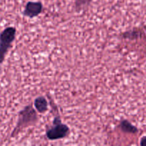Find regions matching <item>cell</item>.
Returning a JSON list of instances; mask_svg holds the SVG:
<instances>
[{"label": "cell", "instance_id": "1", "mask_svg": "<svg viewBox=\"0 0 146 146\" xmlns=\"http://www.w3.org/2000/svg\"><path fill=\"white\" fill-rule=\"evenodd\" d=\"M37 114L35 110L31 106H26L19 114V119L15 130L12 133V136L18 133L19 131L24 128L33 125L37 122Z\"/></svg>", "mask_w": 146, "mask_h": 146}, {"label": "cell", "instance_id": "2", "mask_svg": "<svg viewBox=\"0 0 146 146\" xmlns=\"http://www.w3.org/2000/svg\"><path fill=\"white\" fill-rule=\"evenodd\" d=\"M15 36L16 29L13 27H7L0 34V64L4 61Z\"/></svg>", "mask_w": 146, "mask_h": 146}, {"label": "cell", "instance_id": "3", "mask_svg": "<svg viewBox=\"0 0 146 146\" xmlns=\"http://www.w3.org/2000/svg\"><path fill=\"white\" fill-rule=\"evenodd\" d=\"M69 128L65 124L61 123L58 117H56L54 121V125L46 131V136L49 140L61 139L68 135Z\"/></svg>", "mask_w": 146, "mask_h": 146}, {"label": "cell", "instance_id": "4", "mask_svg": "<svg viewBox=\"0 0 146 146\" xmlns=\"http://www.w3.org/2000/svg\"><path fill=\"white\" fill-rule=\"evenodd\" d=\"M43 5L40 1H29L25 6L23 14L26 17L33 18L37 17L42 11Z\"/></svg>", "mask_w": 146, "mask_h": 146}, {"label": "cell", "instance_id": "5", "mask_svg": "<svg viewBox=\"0 0 146 146\" xmlns=\"http://www.w3.org/2000/svg\"><path fill=\"white\" fill-rule=\"evenodd\" d=\"M34 106L38 112L43 113L48 110V102L44 97L39 96L34 101Z\"/></svg>", "mask_w": 146, "mask_h": 146}, {"label": "cell", "instance_id": "6", "mask_svg": "<svg viewBox=\"0 0 146 146\" xmlns=\"http://www.w3.org/2000/svg\"><path fill=\"white\" fill-rule=\"evenodd\" d=\"M121 128L123 131L129 133H135L138 132V130L134 125L130 123L128 121H123L121 123Z\"/></svg>", "mask_w": 146, "mask_h": 146}, {"label": "cell", "instance_id": "7", "mask_svg": "<svg viewBox=\"0 0 146 146\" xmlns=\"http://www.w3.org/2000/svg\"><path fill=\"white\" fill-rule=\"evenodd\" d=\"M92 0H75V9L77 11H81L89 6Z\"/></svg>", "mask_w": 146, "mask_h": 146}, {"label": "cell", "instance_id": "8", "mask_svg": "<svg viewBox=\"0 0 146 146\" xmlns=\"http://www.w3.org/2000/svg\"><path fill=\"white\" fill-rule=\"evenodd\" d=\"M141 145L143 146H146V137H143L141 141Z\"/></svg>", "mask_w": 146, "mask_h": 146}]
</instances>
